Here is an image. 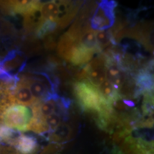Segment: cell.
I'll return each mask as SVG.
<instances>
[{
    "instance_id": "52a82bcc",
    "label": "cell",
    "mask_w": 154,
    "mask_h": 154,
    "mask_svg": "<svg viewBox=\"0 0 154 154\" xmlns=\"http://www.w3.org/2000/svg\"><path fill=\"white\" fill-rule=\"evenodd\" d=\"M42 3L39 1H35L32 8L25 12L24 16V27L27 33H36L45 20L42 16L40 7Z\"/></svg>"
},
{
    "instance_id": "277c9868",
    "label": "cell",
    "mask_w": 154,
    "mask_h": 154,
    "mask_svg": "<svg viewBox=\"0 0 154 154\" xmlns=\"http://www.w3.org/2000/svg\"><path fill=\"white\" fill-rule=\"evenodd\" d=\"M107 57L103 52L98 54L97 57L86 65L87 68V81L98 88L106 80V66Z\"/></svg>"
},
{
    "instance_id": "4fadbf2b",
    "label": "cell",
    "mask_w": 154,
    "mask_h": 154,
    "mask_svg": "<svg viewBox=\"0 0 154 154\" xmlns=\"http://www.w3.org/2000/svg\"><path fill=\"white\" fill-rule=\"evenodd\" d=\"M79 43L82 47L95 51L96 54H100L101 52L98 47L97 42H96V31L92 29L90 26L85 29L82 32Z\"/></svg>"
},
{
    "instance_id": "3957f363",
    "label": "cell",
    "mask_w": 154,
    "mask_h": 154,
    "mask_svg": "<svg viewBox=\"0 0 154 154\" xmlns=\"http://www.w3.org/2000/svg\"><path fill=\"white\" fill-rule=\"evenodd\" d=\"M116 7V3L114 1H101L94 11L89 23L92 29L100 31L111 27L115 23Z\"/></svg>"
},
{
    "instance_id": "6da1fadb",
    "label": "cell",
    "mask_w": 154,
    "mask_h": 154,
    "mask_svg": "<svg viewBox=\"0 0 154 154\" xmlns=\"http://www.w3.org/2000/svg\"><path fill=\"white\" fill-rule=\"evenodd\" d=\"M74 93L83 110L91 113L95 117L111 112L110 104L103 99L98 88L87 80L75 83Z\"/></svg>"
},
{
    "instance_id": "30bf717a",
    "label": "cell",
    "mask_w": 154,
    "mask_h": 154,
    "mask_svg": "<svg viewBox=\"0 0 154 154\" xmlns=\"http://www.w3.org/2000/svg\"><path fill=\"white\" fill-rule=\"evenodd\" d=\"M12 89L11 84L0 80V115L16 103Z\"/></svg>"
},
{
    "instance_id": "5b68a950",
    "label": "cell",
    "mask_w": 154,
    "mask_h": 154,
    "mask_svg": "<svg viewBox=\"0 0 154 154\" xmlns=\"http://www.w3.org/2000/svg\"><path fill=\"white\" fill-rule=\"evenodd\" d=\"M4 72L13 76H18V73L24 68L26 59L23 53L18 50H11L0 61Z\"/></svg>"
},
{
    "instance_id": "e0dca14e",
    "label": "cell",
    "mask_w": 154,
    "mask_h": 154,
    "mask_svg": "<svg viewBox=\"0 0 154 154\" xmlns=\"http://www.w3.org/2000/svg\"><path fill=\"white\" fill-rule=\"evenodd\" d=\"M57 25L55 22L45 21L42 26L36 32V36L38 38H44L48 35H50L52 32L57 29Z\"/></svg>"
},
{
    "instance_id": "ac0fdd59",
    "label": "cell",
    "mask_w": 154,
    "mask_h": 154,
    "mask_svg": "<svg viewBox=\"0 0 154 154\" xmlns=\"http://www.w3.org/2000/svg\"><path fill=\"white\" fill-rule=\"evenodd\" d=\"M61 119H62V117L60 115L54 113L47 116V118H45L44 121H45L49 131H54L57 130L58 127L61 125Z\"/></svg>"
},
{
    "instance_id": "5bb4252c",
    "label": "cell",
    "mask_w": 154,
    "mask_h": 154,
    "mask_svg": "<svg viewBox=\"0 0 154 154\" xmlns=\"http://www.w3.org/2000/svg\"><path fill=\"white\" fill-rule=\"evenodd\" d=\"M40 11L44 20L57 22L58 15H59V9H58L57 2L49 1L42 3Z\"/></svg>"
},
{
    "instance_id": "9c48e42d",
    "label": "cell",
    "mask_w": 154,
    "mask_h": 154,
    "mask_svg": "<svg viewBox=\"0 0 154 154\" xmlns=\"http://www.w3.org/2000/svg\"><path fill=\"white\" fill-rule=\"evenodd\" d=\"M13 95H14L15 102L19 103V105L24 106H32L36 102L31 93L27 84L22 79L19 77L16 86L13 89Z\"/></svg>"
},
{
    "instance_id": "2e32d148",
    "label": "cell",
    "mask_w": 154,
    "mask_h": 154,
    "mask_svg": "<svg viewBox=\"0 0 154 154\" xmlns=\"http://www.w3.org/2000/svg\"><path fill=\"white\" fill-rule=\"evenodd\" d=\"M96 38L98 47L101 52L112 45L117 44L113 39L110 29L96 31Z\"/></svg>"
},
{
    "instance_id": "d6986e66",
    "label": "cell",
    "mask_w": 154,
    "mask_h": 154,
    "mask_svg": "<svg viewBox=\"0 0 154 154\" xmlns=\"http://www.w3.org/2000/svg\"><path fill=\"white\" fill-rule=\"evenodd\" d=\"M9 32H11L10 26H9L7 22L3 21L0 18V35L2 34H9Z\"/></svg>"
},
{
    "instance_id": "9a60e30c",
    "label": "cell",
    "mask_w": 154,
    "mask_h": 154,
    "mask_svg": "<svg viewBox=\"0 0 154 154\" xmlns=\"http://www.w3.org/2000/svg\"><path fill=\"white\" fill-rule=\"evenodd\" d=\"M100 94L103 99L107 102L109 104H111L112 102L119 97V92L117 88L111 84L109 81L106 79L101 83V84L97 88Z\"/></svg>"
},
{
    "instance_id": "ba28073f",
    "label": "cell",
    "mask_w": 154,
    "mask_h": 154,
    "mask_svg": "<svg viewBox=\"0 0 154 154\" xmlns=\"http://www.w3.org/2000/svg\"><path fill=\"white\" fill-rule=\"evenodd\" d=\"M128 73L123 69L118 61L107 57L106 66V79L118 88L122 85Z\"/></svg>"
},
{
    "instance_id": "7c38bea8",
    "label": "cell",
    "mask_w": 154,
    "mask_h": 154,
    "mask_svg": "<svg viewBox=\"0 0 154 154\" xmlns=\"http://www.w3.org/2000/svg\"><path fill=\"white\" fill-rule=\"evenodd\" d=\"M78 43L77 40L73 38L68 32H66L61 35L57 44L58 54L64 60L69 61L73 49Z\"/></svg>"
},
{
    "instance_id": "8992f818",
    "label": "cell",
    "mask_w": 154,
    "mask_h": 154,
    "mask_svg": "<svg viewBox=\"0 0 154 154\" xmlns=\"http://www.w3.org/2000/svg\"><path fill=\"white\" fill-rule=\"evenodd\" d=\"M58 2L59 15L56 24L57 27L59 26L63 29L68 26L76 17L82 3L71 1H60Z\"/></svg>"
},
{
    "instance_id": "8fae6325",
    "label": "cell",
    "mask_w": 154,
    "mask_h": 154,
    "mask_svg": "<svg viewBox=\"0 0 154 154\" xmlns=\"http://www.w3.org/2000/svg\"><path fill=\"white\" fill-rule=\"evenodd\" d=\"M95 54H96L95 51L86 49L78 43L73 49L69 61L74 66H83L89 63Z\"/></svg>"
},
{
    "instance_id": "7a4b0ae2",
    "label": "cell",
    "mask_w": 154,
    "mask_h": 154,
    "mask_svg": "<svg viewBox=\"0 0 154 154\" xmlns=\"http://www.w3.org/2000/svg\"><path fill=\"white\" fill-rule=\"evenodd\" d=\"M32 117V111L27 107L14 105L2 114L3 125L10 129L28 131Z\"/></svg>"
}]
</instances>
